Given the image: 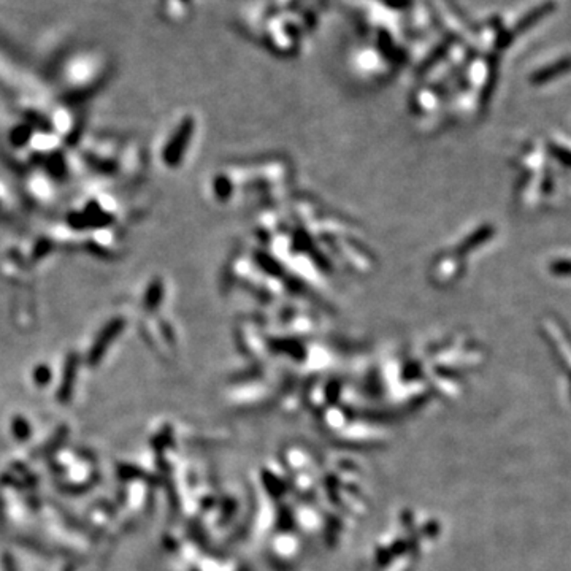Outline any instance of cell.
Masks as SVG:
<instances>
[{"label": "cell", "instance_id": "3957f363", "mask_svg": "<svg viewBox=\"0 0 571 571\" xmlns=\"http://www.w3.org/2000/svg\"><path fill=\"white\" fill-rule=\"evenodd\" d=\"M162 295H164V288H162V283L159 281V279L158 281L151 283L147 297H144V306H147L148 310H156L158 305L160 304Z\"/></svg>", "mask_w": 571, "mask_h": 571}, {"label": "cell", "instance_id": "6da1fadb", "mask_svg": "<svg viewBox=\"0 0 571 571\" xmlns=\"http://www.w3.org/2000/svg\"><path fill=\"white\" fill-rule=\"evenodd\" d=\"M194 132V121L186 119L180 126V129L175 132V135L172 137L170 143L167 144V148L164 149V160L167 164L175 167L176 164H180V160L183 159L184 151H186L189 140L192 137Z\"/></svg>", "mask_w": 571, "mask_h": 571}, {"label": "cell", "instance_id": "7a4b0ae2", "mask_svg": "<svg viewBox=\"0 0 571 571\" xmlns=\"http://www.w3.org/2000/svg\"><path fill=\"white\" fill-rule=\"evenodd\" d=\"M122 329H124V319L117 317V319H113L111 322H108V326L102 330L100 337L95 340V343L91 349V354H89V359H91L92 363L97 362L100 357L104 356V352L108 349L111 341H113L117 335L121 333Z\"/></svg>", "mask_w": 571, "mask_h": 571}]
</instances>
